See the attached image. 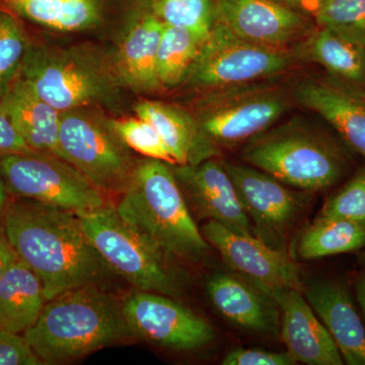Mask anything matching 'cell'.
<instances>
[{
  "label": "cell",
  "mask_w": 365,
  "mask_h": 365,
  "mask_svg": "<svg viewBox=\"0 0 365 365\" xmlns=\"http://www.w3.org/2000/svg\"><path fill=\"white\" fill-rule=\"evenodd\" d=\"M0 217L19 258L40 278L47 302L97 285L111 272L76 213L20 199L9 201Z\"/></svg>",
  "instance_id": "6da1fadb"
},
{
  "label": "cell",
  "mask_w": 365,
  "mask_h": 365,
  "mask_svg": "<svg viewBox=\"0 0 365 365\" xmlns=\"http://www.w3.org/2000/svg\"><path fill=\"white\" fill-rule=\"evenodd\" d=\"M24 336L43 364H56L81 359L132 334L122 304L91 284L48 300Z\"/></svg>",
  "instance_id": "7a4b0ae2"
},
{
  "label": "cell",
  "mask_w": 365,
  "mask_h": 365,
  "mask_svg": "<svg viewBox=\"0 0 365 365\" xmlns=\"http://www.w3.org/2000/svg\"><path fill=\"white\" fill-rule=\"evenodd\" d=\"M169 165L155 158L136 165L116 209L123 220L170 256L199 261L207 253L209 244L197 227Z\"/></svg>",
  "instance_id": "3957f363"
},
{
  "label": "cell",
  "mask_w": 365,
  "mask_h": 365,
  "mask_svg": "<svg viewBox=\"0 0 365 365\" xmlns=\"http://www.w3.org/2000/svg\"><path fill=\"white\" fill-rule=\"evenodd\" d=\"M93 248L111 272L137 290L177 297L182 292L181 276L172 258L157 242L120 216L116 207L78 213Z\"/></svg>",
  "instance_id": "277c9868"
},
{
  "label": "cell",
  "mask_w": 365,
  "mask_h": 365,
  "mask_svg": "<svg viewBox=\"0 0 365 365\" xmlns=\"http://www.w3.org/2000/svg\"><path fill=\"white\" fill-rule=\"evenodd\" d=\"M193 116L198 129L202 162L222 150L248 143L288 111L284 88L267 81L210 90Z\"/></svg>",
  "instance_id": "5b68a950"
},
{
  "label": "cell",
  "mask_w": 365,
  "mask_h": 365,
  "mask_svg": "<svg viewBox=\"0 0 365 365\" xmlns=\"http://www.w3.org/2000/svg\"><path fill=\"white\" fill-rule=\"evenodd\" d=\"M242 158L283 184L316 191L336 184L346 168L335 144L292 123L255 136L245 145Z\"/></svg>",
  "instance_id": "8992f818"
},
{
  "label": "cell",
  "mask_w": 365,
  "mask_h": 365,
  "mask_svg": "<svg viewBox=\"0 0 365 365\" xmlns=\"http://www.w3.org/2000/svg\"><path fill=\"white\" fill-rule=\"evenodd\" d=\"M0 174L9 194L20 199L76 215L107 204L104 192L56 155L36 151L4 155L0 157Z\"/></svg>",
  "instance_id": "52a82bcc"
},
{
  "label": "cell",
  "mask_w": 365,
  "mask_h": 365,
  "mask_svg": "<svg viewBox=\"0 0 365 365\" xmlns=\"http://www.w3.org/2000/svg\"><path fill=\"white\" fill-rule=\"evenodd\" d=\"M294 63V57L287 50L254 44L215 21L186 81L197 88L216 90L267 81Z\"/></svg>",
  "instance_id": "ba28073f"
},
{
  "label": "cell",
  "mask_w": 365,
  "mask_h": 365,
  "mask_svg": "<svg viewBox=\"0 0 365 365\" xmlns=\"http://www.w3.org/2000/svg\"><path fill=\"white\" fill-rule=\"evenodd\" d=\"M21 78L60 113L104 102L113 93L112 81L78 55L29 46Z\"/></svg>",
  "instance_id": "9c48e42d"
},
{
  "label": "cell",
  "mask_w": 365,
  "mask_h": 365,
  "mask_svg": "<svg viewBox=\"0 0 365 365\" xmlns=\"http://www.w3.org/2000/svg\"><path fill=\"white\" fill-rule=\"evenodd\" d=\"M59 146L71 163L101 191L123 193L135 165L114 131L73 111L61 113Z\"/></svg>",
  "instance_id": "30bf717a"
},
{
  "label": "cell",
  "mask_w": 365,
  "mask_h": 365,
  "mask_svg": "<svg viewBox=\"0 0 365 365\" xmlns=\"http://www.w3.org/2000/svg\"><path fill=\"white\" fill-rule=\"evenodd\" d=\"M134 337L178 351L198 349L215 340L212 326L168 295L136 290L122 302Z\"/></svg>",
  "instance_id": "8fae6325"
},
{
  "label": "cell",
  "mask_w": 365,
  "mask_h": 365,
  "mask_svg": "<svg viewBox=\"0 0 365 365\" xmlns=\"http://www.w3.org/2000/svg\"><path fill=\"white\" fill-rule=\"evenodd\" d=\"M201 232L227 266L269 297L281 290L302 289L299 266L282 249L274 248L255 235L237 234L212 220Z\"/></svg>",
  "instance_id": "7c38bea8"
},
{
  "label": "cell",
  "mask_w": 365,
  "mask_h": 365,
  "mask_svg": "<svg viewBox=\"0 0 365 365\" xmlns=\"http://www.w3.org/2000/svg\"><path fill=\"white\" fill-rule=\"evenodd\" d=\"M223 165L250 220L254 222L255 235L274 248L282 249L288 230L299 215V196L271 175L252 165L227 162Z\"/></svg>",
  "instance_id": "4fadbf2b"
},
{
  "label": "cell",
  "mask_w": 365,
  "mask_h": 365,
  "mask_svg": "<svg viewBox=\"0 0 365 365\" xmlns=\"http://www.w3.org/2000/svg\"><path fill=\"white\" fill-rule=\"evenodd\" d=\"M215 21L254 44L285 50L313 31L307 16L279 0H217Z\"/></svg>",
  "instance_id": "5bb4252c"
},
{
  "label": "cell",
  "mask_w": 365,
  "mask_h": 365,
  "mask_svg": "<svg viewBox=\"0 0 365 365\" xmlns=\"http://www.w3.org/2000/svg\"><path fill=\"white\" fill-rule=\"evenodd\" d=\"M198 215L237 234L255 235L232 178L223 163L209 158L172 169ZM256 237V235H255Z\"/></svg>",
  "instance_id": "9a60e30c"
},
{
  "label": "cell",
  "mask_w": 365,
  "mask_h": 365,
  "mask_svg": "<svg viewBox=\"0 0 365 365\" xmlns=\"http://www.w3.org/2000/svg\"><path fill=\"white\" fill-rule=\"evenodd\" d=\"M294 98L332 125L353 150L365 158V93L337 78H307Z\"/></svg>",
  "instance_id": "2e32d148"
},
{
  "label": "cell",
  "mask_w": 365,
  "mask_h": 365,
  "mask_svg": "<svg viewBox=\"0 0 365 365\" xmlns=\"http://www.w3.org/2000/svg\"><path fill=\"white\" fill-rule=\"evenodd\" d=\"M270 297L281 314V338L295 361L309 365L344 364L332 336L300 290H281Z\"/></svg>",
  "instance_id": "e0dca14e"
},
{
  "label": "cell",
  "mask_w": 365,
  "mask_h": 365,
  "mask_svg": "<svg viewBox=\"0 0 365 365\" xmlns=\"http://www.w3.org/2000/svg\"><path fill=\"white\" fill-rule=\"evenodd\" d=\"M306 299L332 336L343 361L365 365V326L347 287L339 281L316 280L306 288Z\"/></svg>",
  "instance_id": "ac0fdd59"
},
{
  "label": "cell",
  "mask_w": 365,
  "mask_h": 365,
  "mask_svg": "<svg viewBox=\"0 0 365 365\" xmlns=\"http://www.w3.org/2000/svg\"><path fill=\"white\" fill-rule=\"evenodd\" d=\"M207 292L215 309L235 326L264 335H275L279 331L277 304L247 281L216 273L207 281Z\"/></svg>",
  "instance_id": "d6986e66"
},
{
  "label": "cell",
  "mask_w": 365,
  "mask_h": 365,
  "mask_svg": "<svg viewBox=\"0 0 365 365\" xmlns=\"http://www.w3.org/2000/svg\"><path fill=\"white\" fill-rule=\"evenodd\" d=\"M0 111L11 120L31 150L62 158L61 113L43 101L20 76L0 98Z\"/></svg>",
  "instance_id": "ffe728a7"
},
{
  "label": "cell",
  "mask_w": 365,
  "mask_h": 365,
  "mask_svg": "<svg viewBox=\"0 0 365 365\" xmlns=\"http://www.w3.org/2000/svg\"><path fill=\"white\" fill-rule=\"evenodd\" d=\"M165 24L153 13L132 24L116 54L118 74L138 93L162 88L157 76V55Z\"/></svg>",
  "instance_id": "44dd1931"
},
{
  "label": "cell",
  "mask_w": 365,
  "mask_h": 365,
  "mask_svg": "<svg viewBox=\"0 0 365 365\" xmlns=\"http://www.w3.org/2000/svg\"><path fill=\"white\" fill-rule=\"evenodd\" d=\"M292 56L319 64L334 78L365 91V46L319 26L295 45Z\"/></svg>",
  "instance_id": "7402d4cb"
},
{
  "label": "cell",
  "mask_w": 365,
  "mask_h": 365,
  "mask_svg": "<svg viewBox=\"0 0 365 365\" xmlns=\"http://www.w3.org/2000/svg\"><path fill=\"white\" fill-rule=\"evenodd\" d=\"M46 302L37 274L20 258L0 277V326L25 334L39 318Z\"/></svg>",
  "instance_id": "603a6c76"
},
{
  "label": "cell",
  "mask_w": 365,
  "mask_h": 365,
  "mask_svg": "<svg viewBox=\"0 0 365 365\" xmlns=\"http://www.w3.org/2000/svg\"><path fill=\"white\" fill-rule=\"evenodd\" d=\"M137 117L155 127L175 165L202 162L198 129L192 114L177 106L143 102L136 106Z\"/></svg>",
  "instance_id": "cb8c5ba5"
},
{
  "label": "cell",
  "mask_w": 365,
  "mask_h": 365,
  "mask_svg": "<svg viewBox=\"0 0 365 365\" xmlns=\"http://www.w3.org/2000/svg\"><path fill=\"white\" fill-rule=\"evenodd\" d=\"M9 9L26 20L53 30L73 32L97 25L98 0H4Z\"/></svg>",
  "instance_id": "d4e9b609"
},
{
  "label": "cell",
  "mask_w": 365,
  "mask_h": 365,
  "mask_svg": "<svg viewBox=\"0 0 365 365\" xmlns=\"http://www.w3.org/2000/svg\"><path fill=\"white\" fill-rule=\"evenodd\" d=\"M365 248V225L319 216L300 235L297 252L304 260Z\"/></svg>",
  "instance_id": "484cf974"
},
{
  "label": "cell",
  "mask_w": 365,
  "mask_h": 365,
  "mask_svg": "<svg viewBox=\"0 0 365 365\" xmlns=\"http://www.w3.org/2000/svg\"><path fill=\"white\" fill-rule=\"evenodd\" d=\"M203 42L185 29L165 24L157 55L160 86L176 88L186 81Z\"/></svg>",
  "instance_id": "4316f807"
},
{
  "label": "cell",
  "mask_w": 365,
  "mask_h": 365,
  "mask_svg": "<svg viewBox=\"0 0 365 365\" xmlns=\"http://www.w3.org/2000/svg\"><path fill=\"white\" fill-rule=\"evenodd\" d=\"M150 6L165 25L185 29L202 41L215 23L212 0H150Z\"/></svg>",
  "instance_id": "83f0119b"
},
{
  "label": "cell",
  "mask_w": 365,
  "mask_h": 365,
  "mask_svg": "<svg viewBox=\"0 0 365 365\" xmlns=\"http://www.w3.org/2000/svg\"><path fill=\"white\" fill-rule=\"evenodd\" d=\"M314 18L319 26L365 46V0H326Z\"/></svg>",
  "instance_id": "f1b7e54d"
},
{
  "label": "cell",
  "mask_w": 365,
  "mask_h": 365,
  "mask_svg": "<svg viewBox=\"0 0 365 365\" xmlns=\"http://www.w3.org/2000/svg\"><path fill=\"white\" fill-rule=\"evenodd\" d=\"M28 47L19 21L11 14L0 13V98L20 74Z\"/></svg>",
  "instance_id": "f546056e"
},
{
  "label": "cell",
  "mask_w": 365,
  "mask_h": 365,
  "mask_svg": "<svg viewBox=\"0 0 365 365\" xmlns=\"http://www.w3.org/2000/svg\"><path fill=\"white\" fill-rule=\"evenodd\" d=\"M111 129L128 148L144 157L175 165L162 137L153 125L141 118L113 121Z\"/></svg>",
  "instance_id": "4dcf8cb0"
},
{
  "label": "cell",
  "mask_w": 365,
  "mask_h": 365,
  "mask_svg": "<svg viewBox=\"0 0 365 365\" xmlns=\"http://www.w3.org/2000/svg\"><path fill=\"white\" fill-rule=\"evenodd\" d=\"M319 216L365 225V168L326 201Z\"/></svg>",
  "instance_id": "1f68e13d"
},
{
  "label": "cell",
  "mask_w": 365,
  "mask_h": 365,
  "mask_svg": "<svg viewBox=\"0 0 365 365\" xmlns=\"http://www.w3.org/2000/svg\"><path fill=\"white\" fill-rule=\"evenodd\" d=\"M39 357L29 345L25 336L0 326V365H39Z\"/></svg>",
  "instance_id": "d6a6232c"
},
{
  "label": "cell",
  "mask_w": 365,
  "mask_h": 365,
  "mask_svg": "<svg viewBox=\"0 0 365 365\" xmlns=\"http://www.w3.org/2000/svg\"><path fill=\"white\" fill-rule=\"evenodd\" d=\"M289 352H272L261 349H235L222 359V365H294Z\"/></svg>",
  "instance_id": "836d02e7"
},
{
  "label": "cell",
  "mask_w": 365,
  "mask_h": 365,
  "mask_svg": "<svg viewBox=\"0 0 365 365\" xmlns=\"http://www.w3.org/2000/svg\"><path fill=\"white\" fill-rule=\"evenodd\" d=\"M33 151L14 128L11 120L0 111V157Z\"/></svg>",
  "instance_id": "e575fe53"
},
{
  "label": "cell",
  "mask_w": 365,
  "mask_h": 365,
  "mask_svg": "<svg viewBox=\"0 0 365 365\" xmlns=\"http://www.w3.org/2000/svg\"><path fill=\"white\" fill-rule=\"evenodd\" d=\"M19 258L0 217V277Z\"/></svg>",
  "instance_id": "d590c367"
},
{
  "label": "cell",
  "mask_w": 365,
  "mask_h": 365,
  "mask_svg": "<svg viewBox=\"0 0 365 365\" xmlns=\"http://www.w3.org/2000/svg\"><path fill=\"white\" fill-rule=\"evenodd\" d=\"M285 4L295 11H299L304 16H314L321 6L325 4L326 0H285Z\"/></svg>",
  "instance_id": "8d00e7d4"
},
{
  "label": "cell",
  "mask_w": 365,
  "mask_h": 365,
  "mask_svg": "<svg viewBox=\"0 0 365 365\" xmlns=\"http://www.w3.org/2000/svg\"><path fill=\"white\" fill-rule=\"evenodd\" d=\"M355 290H356L357 299H359L365 321V274L360 276L359 279H357L356 285H355Z\"/></svg>",
  "instance_id": "74e56055"
},
{
  "label": "cell",
  "mask_w": 365,
  "mask_h": 365,
  "mask_svg": "<svg viewBox=\"0 0 365 365\" xmlns=\"http://www.w3.org/2000/svg\"><path fill=\"white\" fill-rule=\"evenodd\" d=\"M9 201V192H7L6 184L0 174V213L6 208Z\"/></svg>",
  "instance_id": "f35d334b"
},
{
  "label": "cell",
  "mask_w": 365,
  "mask_h": 365,
  "mask_svg": "<svg viewBox=\"0 0 365 365\" xmlns=\"http://www.w3.org/2000/svg\"><path fill=\"white\" fill-rule=\"evenodd\" d=\"M364 259H365V251H364Z\"/></svg>",
  "instance_id": "ab89813d"
}]
</instances>
